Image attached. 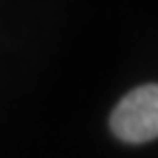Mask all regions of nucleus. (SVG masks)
<instances>
[{
  "label": "nucleus",
  "mask_w": 158,
  "mask_h": 158,
  "mask_svg": "<svg viewBox=\"0 0 158 158\" xmlns=\"http://www.w3.org/2000/svg\"><path fill=\"white\" fill-rule=\"evenodd\" d=\"M110 127L125 143L158 138V84H147L125 94L110 116Z\"/></svg>",
  "instance_id": "nucleus-1"
}]
</instances>
